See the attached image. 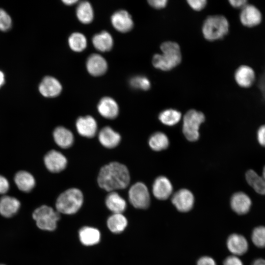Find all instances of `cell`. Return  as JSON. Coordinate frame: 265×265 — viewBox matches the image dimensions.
<instances>
[{"instance_id":"6da1fadb","label":"cell","mask_w":265,"mask_h":265,"mask_svg":"<svg viewBox=\"0 0 265 265\" xmlns=\"http://www.w3.org/2000/svg\"><path fill=\"white\" fill-rule=\"evenodd\" d=\"M97 182L101 188L109 192L125 189L130 182L129 170L120 162H109L100 170Z\"/></svg>"},{"instance_id":"7a4b0ae2","label":"cell","mask_w":265,"mask_h":265,"mask_svg":"<svg viewBox=\"0 0 265 265\" xmlns=\"http://www.w3.org/2000/svg\"><path fill=\"white\" fill-rule=\"evenodd\" d=\"M162 53L154 54L152 59L154 67L167 71L177 66L181 62L182 54L179 45L176 42L167 41L160 46Z\"/></svg>"},{"instance_id":"3957f363","label":"cell","mask_w":265,"mask_h":265,"mask_svg":"<svg viewBox=\"0 0 265 265\" xmlns=\"http://www.w3.org/2000/svg\"><path fill=\"white\" fill-rule=\"evenodd\" d=\"M84 201L80 190L73 187L66 189L57 198L55 210L60 214L72 215L76 213L81 208Z\"/></svg>"},{"instance_id":"277c9868","label":"cell","mask_w":265,"mask_h":265,"mask_svg":"<svg viewBox=\"0 0 265 265\" xmlns=\"http://www.w3.org/2000/svg\"><path fill=\"white\" fill-rule=\"evenodd\" d=\"M229 24L227 18L220 15L208 16L204 21L202 32L204 38L210 41L223 38L229 31Z\"/></svg>"},{"instance_id":"5b68a950","label":"cell","mask_w":265,"mask_h":265,"mask_svg":"<svg viewBox=\"0 0 265 265\" xmlns=\"http://www.w3.org/2000/svg\"><path fill=\"white\" fill-rule=\"evenodd\" d=\"M32 218L38 229L42 231L52 232L56 229L60 214L52 207L43 205L33 211Z\"/></svg>"},{"instance_id":"8992f818","label":"cell","mask_w":265,"mask_h":265,"mask_svg":"<svg viewBox=\"0 0 265 265\" xmlns=\"http://www.w3.org/2000/svg\"><path fill=\"white\" fill-rule=\"evenodd\" d=\"M204 114L195 109L188 110L183 118V132L190 141H195L199 137V129L205 121Z\"/></svg>"},{"instance_id":"52a82bcc","label":"cell","mask_w":265,"mask_h":265,"mask_svg":"<svg viewBox=\"0 0 265 265\" xmlns=\"http://www.w3.org/2000/svg\"><path fill=\"white\" fill-rule=\"evenodd\" d=\"M129 200L136 209H146L150 204V196L146 186L142 182L132 185L128 191Z\"/></svg>"},{"instance_id":"ba28073f","label":"cell","mask_w":265,"mask_h":265,"mask_svg":"<svg viewBox=\"0 0 265 265\" xmlns=\"http://www.w3.org/2000/svg\"><path fill=\"white\" fill-rule=\"evenodd\" d=\"M44 162L47 169L52 173H59L67 165V159L61 152L52 150L44 156Z\"/></svg>"},{"instance_id":"9c48e42d","label":"cell","mask_w":265,"mask_h":265,"mask_svg":"<svg viewBox=\"0 0 265 265\" xmlns=\"http://www.w3.org/2000/svg\"><path fill=\"white\" fill-rule=\"evenodd\" d=\"M171 202L179 212H187L193 207L194 197L192 192L187 189H181L172 196Z\"/></svg>"},{"instance_id":"30bf717a","label":"cell","mask_w":265,"mask_h":265,"mask_svg":"<svg viewBox=\"0 0 265 265\" xmlns=\"http://www.w3.org/2000/svg\"><path fill=\"white\" fill-rule=\"evenodd\" d=\"M241 23L244 26L252 27L258 25L262 21V14L259 9L252 4H246L241 9L239 14Z\"/></svg>"},{"instance_id":"8fae6325","label":"cell","mask_w":265,"mask_h":265,"mask_svg":"<svg viewBox=\"0 0 265 265\" xmlns=\"http://www.w3.org/2000/svg\"><path fill=\"white\" fill-rule=\"evenodd\" d=\"M76 128L78 132L82 136L92 138L97 132V123L91 116L79 117L76 122Z\"/></svg>"},{"instance_id":"7c38bea8","label":"cell","mask_w":265,"mask_h":265,"mask_svg":"<svg viewBox=\"0 0 265 265\" xmlns=\"http://www.w3.org/2000/svg\"><path fill=\"white\" fill-rule=\"evenodd\" d=\"M173 186L169 180L164 176H159L154 181L152 192L154 196L160 200L167 199L172 194Z\"/></svg>"},{"instance_id":"4fadbf2b","label":"cell","mask_w":265,"mask_h":265,"mask_svg":"<svg viewBox=\"0 0 265 265\" xmlns=\"http://www.w3.org/2000/svg\"><path fill=\"white\" fill-rule=\"evenodd\" d=\"M62 86L59 81L51 76H46L42 80L39 85V91L44 97H55L59 95Z\"/></svg>"},{"instance_id":"5bb4252c","label":"cell","mask_w":265,"mask_h":265,"mask_svg":"<svg viewBox=\"0 0 265 265\" xmlns=\"http://www.w3.org/2000/svg\"><path fill=\"white\" fill-rule=\"evenodd\" d=\"M21 207V203L16 198L4 195L0 198V215L6 218L15 215Z\"/></svg>"},{"instance_id":"9a60e30c","label":"cell","mask_w":265,"mask_h":265,"mask_svg":"<svg viewBox=\"0 0 265 265\" xmlns=\"http://www.w3.org/2000/svg\"><path fill=\"white\" fill-rule=\"evenodd\" d=\"M98 139L100 143L105 148L112 149L120 143V134L109 126L103 127L98 134Z\"/></svg>"},{"instance_id":"2e32d148","label":"cell","mask_w":265,"mask_h":265,"mask_svg":"<svg viewBox=\"0 0 265 265\" xmlns=\"http://www.w3.org/2000/svg\"><path fill=\"white\" fill-rule=\"evenodd\" d=\"M78 236L82 245L91 246L99 243L101 234L98 229L92 226H85L79 230Z\"/></svg>"},{"instance_id":"e0dca14e","label":"cell","mask_w":265,"mask_h":265,"mask_svg":"<svg viewBox=\"0 0 265 265\" xmlns=\"http://www.w3.org/2000/svg\"><path fill=\"white\" fill-rule=\"evenodd\" d=\"M111 23L118 31L126 32L132 29L133 22L131 15L125 10H119L115 12L111 17Z\"/></svg>"},{"instance_id":"ac0fdd59","label":"cell","mask_w":265,"mask_h":265,"mask_svg":"<svg viewBox=\"0 0 265 265\" xmlns=\"http://www.w3.org/2000/svg\"><path fill=\"white\" fill-rule=\"evenodd\" d=\"M251 205L250 198L243 192L234 193L230 201L232 209L238 214L247 213L250 210Z\"/></svg>"},{"instance_id":"d6986e66","label":"cell","mask_w":265,"mask_h":265,"mask_svg":"<svg viewBox=\"0 0 265 265\" xmlns=\"http://www.w3.org/2000/svg\"><path fill=\"white\" fill-rule=\"evenodd\" d=\"M234 77L237 83L239 86L248 88L253 84L255 80V73L250 66L242 65L237 69Z\"/></svg>"},{"instance_id":"ffe728a7","label":"cell","mask_w":265,"mask_h":265,"mask_svg":"<svg viewBox=\"0 0 265 265\" xmlns=\"http://www.w3.org/2000/svg\"><path fill=\"white\" fill-rule=\"evenodd\" d=\"M97 108L100 115L106 119H114L119 114L117 103L109 97L102 98L98 103Z\"/></svg>"},{"instance_id":"44dd1931","label":"cell","mask_w":265,"mask_h":265,"mask_svg":"<svg viewBox=\"0 0 265 265\" xmlns=\"http://www.w3.org/2000/svg\"><path fill=\"white\" fill-rule=\"evenodd\" d=\"M227 246L233 255L240 256L245 254L248 248V243L244 236L238 234L231 235L227 240Z\"/></svg>"},{"instance_id":"7402d4cb","label":"cell","mask_w":265,"mask_h":265,"mask_svg":"<svg viewBox=\"0 0 265 265\" xmlns=\"http://www.w3.org/2000/svg\"><path fill=\"white\" fill-rule=\"evenodd\" d=\"M53 138L55 143L63 149L70 148L74 142V136L72 132L63 126L57 127L54 130Z\"/></svg>"},{"instance_id":"603a6c76","label":"cell","mask_w":265,"mask_h":265,"mask_svg":"<svg viewBox=\"0 0 265 265\" xmlns=\"http://www.w3.org/2000/svg\"><path fill=\"white\" fill-rule=\"evenodd\" d=\"M86 68L91 75L99 76L105 73L107 65L106 60L101 55L93 54L87 59Z\"/></svg>"},{"instance_id":"cb8c5ba5","label":"cell","mask_w":265,"mask_h":265,"mask_svg":"<svg viewBox=\"0 0 265 265\" xmlns=\"http://www.w3.org/2000/svg\"><path fill=\"white\" fill-rule=\"evenodd\" d=\"M105 204L112 213H123L127 208L126 201L116 191L108 193L105 199Z\"/></svg>"},{"instance_id":"d4e9b609","label":"cell","mask_w":265,"mask_h":265,"mask_svg":"<svg viewBox=\"0 0 265 265\" xmlns=\"http://www.w3.org/2000/svg\"><path fill=\"white\" fill-rule=\"evenodd\" d=\"M14 182L18 189L25 192H30L35 186V180L33 175L24 170L16 174Z\"/></svg>"},{"instance_id":"484cf974","label":"cell","mask_w":265,"mask_h":265,"mask_svg":"<svg viewBox=\"0 0 265 265\" xmlns=\"http://www.w3.org/2000/svg\"><path fill=\"white\" fill-rule=\"evenodd\" d=\"M128 224V219L123 213H112L106 220L107 228L111 233L115 234L124 231Z\"/></svg>"},{"instance_id":"4316f807","label":"cell","mask_w":265,"mask_h":265,"mask_svg":"<svg viewBox=\"0 0 265 265\" xmlns=\"http://www.w3.org/2000/svg\"><path fill=\"white\" fill-rule=\"evenodd\" d=\"M245 179L248 184L258 194L265 195V181L252 169L248 170L245 173Z\"/></svg>"},{"instance_id":"83f0119b","label":"cell","mask_w":265,"mask_h":265,"mask_svg":"<svg viewBox=\"0 0 265 265\" xmlns=\"http://www.w3.org/2000/svg\"><path fill=\"white\" fill-rule=\"evenodd\" d=\"M94 46L101 52L109 51L113 46V39L107 31H103L95 35L92 38Z\"/></svg>"},{"instance_id":"f1b7e54d","label":"cell","mask_w":265,"mask_h":265,"mask_svg":"<svg viewBox=\"0 0 265 265\" xmlns=\"http://www.w3.org/2000/svg\"><path fill=\"white\" fill-rule=\"evenodd\" d=\"M76 14L79 20L83 24H89L93 19V8L91 4L87 1H83L79 4Z\"/></svg>"},{"instance_id":"f546056e","label":"cell","mask_w":265,"mask_h":265,"mask_svg":"<svg viewBox=\"0 0 265 265\" xmlns=\"http://www.w3.org/2000/svg\"><path fill=\"white\" fill-rule=\"evenodd\" d=\"M148 142L150 148L156 151L166 149L169 144L168 137L161 132H156L153 133L150 137Z\"/></svg>"},{"instance_id":"4dcf8cb0","label":"cell","mask_w":265,"mask_h":265,"mask_svg":"<svg viewBox=\"0 0 265 265\" xmlns=\"http://www.w3.org/2000/svg\"><path fill=\"white\" fill-rule=\"evenodd\" d=\"M181 116V113L176 109H167L159 113V119L163 124L171 126L180 121Z\"/></svg>"},{"instance_id":"1f68e13d","label":"cell","mask_w":265,"mask_h":265,"mask_svg":"<svg viewBox=\"0 0 265 265\" xmlns=\"http://www.w3.org/2000/svg\"><path fill=\"white\" fill-rule=\"evenodd\" d=\"M70 48L75 52H81L86 47L87 41L85 37L80 32L72 33L68 39Z\"/></svg>"},{"instance_id":"d6a6232c","label":"cell","mask_w":265,"mask_h":265,"mask_svg":"<svg viewBox=\"0 0 265 265\" xmlns=\"http://www.w3.org/2000/svg\"><path fill=\"white\" fill-rule=\"evenodd\" d=\"M251 238L253 244L257 247H265V227L260 226L254 228Z\"/></svg>"},{"instance_id":"836d02e7","label":"cell","mask_w":265,"mask_h":265,"mask_svg":"<svg viewBox=\"0 0 265 265\" xmlns=\"http://www.w3.org/2000/svg\"><path fill=\"white\" fill-rule=\"evenodd\" d=\"M130 83L132 87L143 90H148L151 87L149 80L144 76L134 77L130 80Z\"/></svg>"},{"instance_id":"e575fe53","label":"cell","mask_w":265,"mask_h":265,"mask_svg":"<svg viewBox=\"0 0 265 265\" xmlns=\"http://www.w3.org/2000/svg\"><path fill=\"white\" fill-rule=\"evenodd\" d=\"M12 26V20L9 15L3 9L0 8V30L6 31Z\"/></svg>"},{"instance_id":"d590c367","label":"cell","mask_w":265,"mask_h":265,"mask_svg":"<svg viewBox=\"0 0 265 265\" xmlns=\"http://www.w3.org/2000/svg\"><path fill=\"white\" fill-rule=\"evenodd\" d=\"M187 2L192 9L199 11L205 7L207 1L206 0H188Z\"/></svg>"},{"instance_id":"8d00e7d4","label":"cell","mask_w":265,"mask_h":265,"mask_svg":"<svg viewBox=\"0 0 265 265\" xmlns=\"http://www.w3.org/2000/svg\"><path fill=\"white\" fill-rule=\"evenodd\" d=\"M223 265H243V264L238 256L232 255L225 259Z\"/></svg>"},{"instance_id":"74e56055","label":"cell","mask_w":265,"mask_h":265,"mask_svg":"<svg viewBox=\"0 0 265 265\" xmlns=\"http://www.w3.org/2000/svg\"><path fill=\"white\" fill-rule=\"evenodd\" d=\"M148 2L152 7L160 9L166 7L168 1L167 0H150Z\"/></svg>"},{"instance_id":"f35d334b","label":"cell","mask_w":265,"mask_h":265,"mask_svg":"<svg viewBox=\"0 0 265 265\" xmlns=\"http://www.w3.org/2000/svg\"><path fill=\"white\" fill-rule=\"evenodd\" d=\"M257 140L259 143L265 147V125L261 126L257 133Z\"/></svg>"},{"instance_id":"ab89813d","label":"cell","mask_w":265,"mask_h":265,"mask_svg":"<svg viewBox=\"0 0 265 265\" xmlns=\"http://www.w3.org/2000/svg\"><path fill=\"white\" fill-rule=\"evenodd\" d=\"M9 188V183L7 179L0 175V194H4Z\"/></svg>"},{"instance_id":"60d3db41","label":"cell","mask_w":265,"mask_h":265,"mask_svg":"<svg viewBox=\"0 0 265 265\" xmlns=\"http://www.w3.org/2000/svg\"><path fill=\"white\" fill-rule=\"evenodd\" d=\"M197 265H216V264L212 258L203 256L198 260Z\"/></svg>"},{"instance_id":"b9f144b4","label":"cell","mask_w":265,"mask_h":265,"mask_svg":"<svg viewBox=\"0 0 265 265\" xmlns=\"http://www.w3.org/2000/svg\"><path fill=\"white\" fill-rule=\"evenodd\" d=\"M229 2L232 7L241 9L248 4L246 0H230Z\"/></svg>"},{"instance_id":"7bdbcfd3","label":"cell","mask_w":265,"mask_h":265,"mask_svg":"<svg viewBox=\"0 0 265 265\" xmlns=\"http://www.w3.org/2000/svg\"><path fill=\"white\" fill-rule=\"evenodd\" d=\"M251 265H265V260L264 259H258L255 260Z\"/></svg>"},{"instance_id":"ee69618b","label":"cell","mask_w":265,"mask_h":265,"mask_svg":"<svg viewBox=\"0 0 265 265\" xmlns=\"http://www.w3.org/2000/svg\"><path fill=\"white\" fill-rule=\"evenodd\" d=\"M5 82V76L4 73L0 71V88L3 86Z\"/></svg>"},{"instance_id":"f6af8a7d","label":"cell","mask_w":265,"mask_h":265,"mask_svg":"<svg viewBox=\"0 0 265 265\" xmlns=\"http://www.w3.org/2000/svg\"><path fill=\"white\" fill-rule=\"evenodd\" d=\"M62 1L66 4L71 5V4H73L77 2L78 1V0H63Z\"/></svg>"},{"instance_id":"bcb514c9","label":"cell","mask_w":265,"mask_h":265,"mask_svg":"<svg viewBox=\"0 0 265 265\" xmlns=\"http://www.w3.org/2000/svg\"><path fill=\"white\" fill-rule=\"evenodd\" d=\"M264 179L265 181V166H264L263 170V173H262V176Z\"/></svg>"},{"instance_id":"7dc6e473","label":"cell","mask_w":265,"mask_h":265,"mask_svg":"<svg viewBox=\"0 0 265 265\" xmlns=\"http://www.w3.org/2000/svg\"><path fill=\"white\" fill-rule=\"evenodd\" d=\"M0 265H5L1 264H0Z\"/></svg>"}]
</instances>
